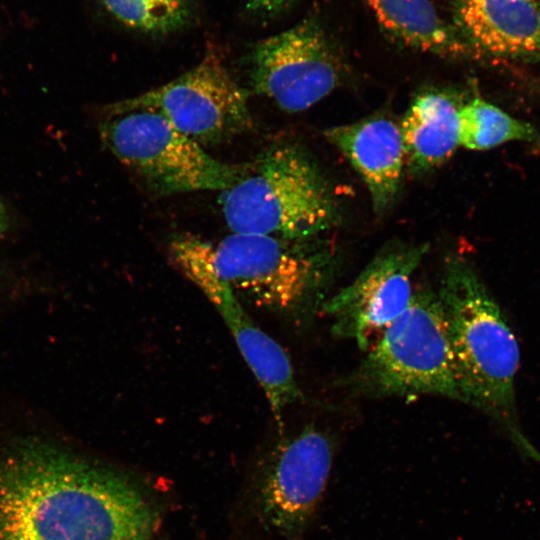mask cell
Returning a JSON list of instances; mask_svg holds the SVG:
<instances>
[{"mask_svg":"<svg viewBox=\"0 0 540 540\" xmlns=\"http://www.w3.org/2000/svg\"><path fill=\"white\" fill-rule=\"evenodd\" d=\"M247 10L251 13L269 16L287 8L293 0H244Z\"/></svg>","mask_w":540,"mask_h":540,"instance_id":"18","label":"cell"},{"mask_svg":"<svg viewBox=\"0 0 540 540\" xmlns=\"http://www.w3.org/2000/svg\"><path fill=\"white\" fill-rule=\"evenodd\" d=\"M118 103L162 115L201 146L224 142L252 126L246 91L213 52L165 85Z\"/></svg>","mask_w":540,"mask_h":540,"instance_id":"7","label":"cell"},{"mask_svg":"<svg viewBox=\"0 0 540 540\" xmlns=\"http://www.w3.org/2000/svg\"><path fill=\"white\" fill-rule=\"evenodd\" d=\"M458 141L459 146L479 151L511 141L540 146V129L481 98H474L459 109Z\"/></svg>","mask_w":540,"mask_h":540,"instance_id":"16","label":"cell"},{"mask_svg":"<svg viewBox=\"0 0 540 540\" xmlns=\"http://www.w3.org/2000/svg\"><path fill=\"white\" fill-rule=\"evenodd\" d=\"M332 439L313 424L280 443L257 489L264 523L288 540H298L311 523L333 462Z\"/></svg>","mask_w":540,"mask_h":540,"instance_id":"9","label":"cell"},{"mask_svg":"<svg viewBox=\"0 0 540 540\" xmlns=\"http://www.w3.org/2000/svg\"><path fill=\"white\" fill-rule=\"evenodd\" d=\"M379 25L400 43L442 57H471L454 24L429 0H366Z\"/></svg>","mask_w":540,"mask_h":540,"instance_id":"15","label":"cell"},{"mask_svg":"<svg viewBox=\"0 0 540 540\" xmlns=\"http://www.w3.org/2000/svg\"><path fill=\"white\" fill-rule=\"evenodd\" d=\"M184 234L237 297L270 311L299 315L321 307L334 276V252L312 239L232 233L212 242Z\"/></svg>","mask_w":540,"mask_h":540,"instance_id":"3","label":"cell"},{"mask_svg":"<svg viewBox=\"0 0 540 540\" xmlns=\"http://www.w3.org/2000/svg\"><path fill=\"white\" fill-rule=\"evenodd\" d=\"M528 4L540 12V0H516Z\"/></svg>","mask_w":540,"mask_h":540,"instance_id":"20","label":"cell"},{"mask_svg":"<svg viewBox=\"0 0 540 540\" xmlns=\"http://www.w3.org/2000/svg\"><path fill=\"white\" fill-rule=\"evenodd\" d=\"M459 109L442 93H424L412 102L399 125L405 164L412 172L431 170L452 156L459 146Z\"/></svg>","mask_w":540,"mask_h":540,"instance_id":"14","label":"cell"},{"mask_svg":"<svg viewBox=\"0 0 540 540\" xmlns=\"http://www.w3.org/2000/svg\"><path fill=\"white\" fill-rule=\"evenodd\" d=\"M223 192L222 211L233 233L308 240L340 219L338 202L324 175L295 145L269 148Z\"/></svg>","mask_w":540,"mask_h":540,"instance_id":"4","label":"cell"},{"mask_svg":"<svg viewBox=\"0 0 540 540\" xmlns=\"http://www.w3.org/2000/svg\"><path fill=\"white\" fill-rule=\"evenodd\" d=\"M350 386L369 396L423 394L461 401L445 315L437 292L414 290L404 313L366 351Z\"/></svg>","mask_w":540,"mask_h":540,"instance_id":"5","label":"cell"},{"mask_svg":"<svg viewBox=\"0 0 540 540\" xmlns=\"http://www.w3.org/2000/svg\"><path fill=\"white\" fill-rule=\"evenodd\" d=\"M471 57L540 63V12L516 0H453Z\"/></svg>","mask_w":540,"mask_h":540,"instance_id":"12","label":"cell"},{"mask_svg":"<svg viewBox=\"0 0 540 540\" xmlns=\"http://www.w3.org/2000/svg\"><path fill=\"white\" fill-rule=\"evenodd\" d=\"M324 134L365 182L374 212H385L397 195L405 165L400 126L377 116L331 127Z\"/></svg>","mask_w":540,"mask_h":540,"instance_id":"13","label":"cell"},{"mask_svg":"<svg viewBox=\"0 0 540 540\" xmlns=\"http://www.w3.org/2000/svg\"><path fill=\"white\" fill-rule=\"evenodd\" d=\"M428 246H394L378 253L347 286L321 305L332 333L368 351L409 306L412 276Z\"/></svg>","mask_w":540,"mask_h":540,"instance_id":"10","label":"cell"},{"mask_svg":"<svg viewBox=\"0 0 540 540\" xmlns=\"http://www.w3.org/2000/svg\"><path fill=\"white\" fill-rule=\"evenodd\" d=\"M123 26L149 35L183 29L195 14V0H101Z\"/></svg>","mask_w":540,"mask_h":540,"instance_id":"17","label":"cell"},{"mask_svg":"<svg viewBox=\"0 0 540 540\" xmlns=\"http://www.w3.org/2000/svg\"><path fill=\"white\" fill-rule=\"evenodd\" d=\"M168 250L175 267L200 288L220 313L280 422L285 408L303 399L289 356L253 322L229 285L215 276L185 234L175 236Z\"/></svg>","mask_w":540,"mask_h":540,"instance_id":"11","label":"cell"},{"mask_svg":"<svg viewBox=\"0 0 540 540\" xmlns=\"http://www.w3.org/2000/svg\"><path fill=\"white\" fill-rule=\"evenodd\" d=\"M447 322L461 402L493 418L526 457L540 452L518 423L515 395L520 351L498 303L472 265L449 258L437 292Z\"/></svg>","mask_w":540,"mask_h":540,"instance_id":"2","label":"cell"},{"mask_svg":"<svg viewBox=\"0 0 540 540\" xmlns=\"http://www.w3.org/2000/svg\"><path fill=\"white\" fill-rule=\"evenodd\" d=\"M8 224V213L4 204L0 201V234L4 232Z\"/></svg>","mask_w":540,"mask_h":540,"instance_id":"19","label":"cell"},{"mask_svg":"<svg viewBox=\"0 0 540 540\" xmlns=\"http://www.w3.org/2000/svg\"><path fill=\"white\" fill-rule=\"evenodd\" d=\"M253 89L289 113L310 108L341 79L339 58L319 21L303 19L258 42L251 54Z\"/></svg>","mask_w":540,"mask_h":540,"instance_id":"8","label":"cell"},{"mask_svg":"<svg viewBox=\"0 0 540 540\" xmlns=\"http://www.w3.org/2000/svg\"><path fill=\"white\" fill-rule=\"evenodd\" d=\"M98 131L113 156L158 195L225 191L248 166L219 161L162 115L118 101L103 109Z\"/></svg>","mask_w":540,"mask_h":540,"instance_id":"6","label":"cell"},{"mask_svg":"<svg viewBox=\"0 0 540 540\" xmlns=\"http://www.w3.org/2000/svg\"><path fill=\"white\" fill-rule=\"evenodd\" d=\"M151 502L126 477L44 444L0 460V540H150Z\"/></svg>","mask_w":540,"mask_h":540,"instance_id":"1","label":"cell"}]
</instances>
